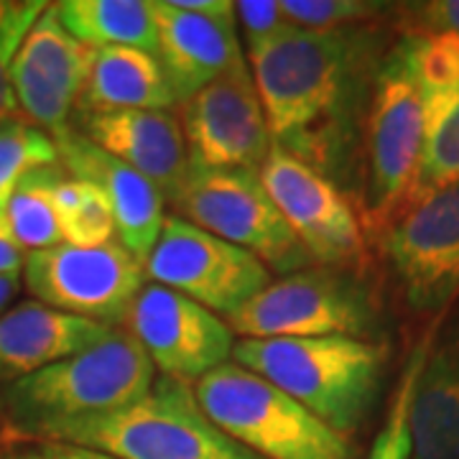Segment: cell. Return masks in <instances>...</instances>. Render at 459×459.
<instances>
[{
	"label": "cell",
	"mask_w": 459,
	"mask_h": 459,
	"mask_svg": "<svg viewBox=\"0 0 459 459\" xmlns=\"http://www.w3.org/2000/svg\"><path fill=\"white\" fill-rule=\"evenodd\" d=\"M247 51L273 148L327 179L344 177L385 56L380 33L370 26H289Z\"/></svg>",
	"instance_id": "obj_1"
},
{
	"label": "cell",
	"mask_w": 459,
	"mask_h": 459,
	"mask_svg": "<svg viewBox=\"0 0 459 459\" xmlns=\"http://www.w3.org/2000/svg\"><path fill=\"white\" fill-rule=\"evenodd\" d=\"M156 368L126 327L82 355L0 385V409L18 437L59 442L74 429L128 409L151 391Z\"/></svg>",
	"instance_id": "obj_2"
},
{
	"label": "cell",
	"mask_w": 459,
	"mask_h": 459,
	"mask_svg": "<svg viewBox=\"0 0 459 459\" xmlns=\"http://www.w3.org/2000/svg\"><path fill=\"white\" fill-rule=\"evenodd\" d=\"M232 358L350 439L376 406L388 347L355 337L238 340Z\"/></svg>",
	"instance_id": "obj_3"
},
{
	"label": "cell",
	"mask_w": 459,
	"mask_h": 459,
	"mask_svg": "<svg viewBox=\"0 0 459 459\" xmlns=\"http://www.w3.org/2000/svg\"><path fill=\"white\" fill-rule=\"evenodd\" d=\"M424 151V95L403 36L380 62L362 126V220L383 232L409 207Z\"/></svg>",
	"instance_id": "obj_4"
},
{
	"label": "cell",
	"mask_w": 459,
	"mask_h": 459,
	"mask_svg": "<svg viewBox=\"0 0 459 459\" xmlns=\"http://www.w3.org/2000/svg\"><path fill=\"white\" fill-rule=\"evenodd\" d=\"M199 406L232 442L263 459H355L347 437L238 362L197 380Z\"/></svg>",
	"instance_id": "obj_5"
},
{
	"label": "cell",
	"mask_w": 459,
	"mask_h": 459,
	"mask_svg": "<svg viewBox=\"0 0 459 459\" xmlns=\"http://www.w3.org/2000/svg\"><path fill=\"white\" fill-rule=\"evenodd\" d=\"M59 444L110 459H261L214 427L192 385L164 376L141 401L69 431Z\"/></svg>",
	"instance_id": "obj_6"
},
{
	"label": "cell",
	"mask_w": 459,
	"mask_h": 459,
	"mask_svg": "<svg viewBox=\"0 0 459 459\" xmlns=\"http://www.w3.org/2000/svg\"><path fill=\"white\" fill-rule=\"evenodd\" d=\"M171 204L177 217L255 255L283 276L304 271L312 258L289 228L255 169H204L189 164Z\"/></svg>",
	"instance_id": "obj_7"
},
{
	"label": "cell",
	"mask_w": 459,
	"mask_h": 459,
	"mask_svg": "<svg viewBox=\"0 0 459 459\" xmlns=\"http://www.w3.org/2000/svg\"><path fill=\"white\" fill-rule=\"evenodd\" d=\"M240 340L355 337L376 332L377 312L360 281L340 268L314 265L271 281L243 309L228 316Z\"/></svg>",
	"instance_id": "obj_8"
},
{
	"label": "cell",
	"mask_w": 459,
	"mask_h": 459,
	"mask_svg": "<svg viewBox=\"0 0 459 459\" xmlns=\"http://www.w3.org/2000/svg\"><path fill=\"white\" fill-rule=\"evenodd\" d=\"M23 279L36 301L108 327H123L146 286V265L117 240L100 247L54 246L26 255Z\"/></svg>",
	"instance_id": "obj_9"
},
{
	"label": "cell",
	"mask_w": 459,
	"mask_h": 459,
	"mask_svg": "<svg viewBox=\"0 0 459 459\" xmlns=\"http://www.w3.org/2000/svg\"><path fill=\"white\" fill-rule=\"evenodd\" d=\"M146 276L222 316L243 309L271 283V271L255 255L177 214L166 217Z\"/></svg>",
	"instance_id": "obj_10"
},
{
	"label": "cell",
	"mask_w": 459,
	"mask_h": 459,
	"mask_svg": "<svg viewBox=\"0 0 459 459\" xmlns=\"http://www.w3.org/2000/svg\"><path fill=\"white\" fill-rule=\"evenodd\" d=\"M380 246L411 309L442 312L459 296V181L406 207Z\"/></svg>",
	"instance_id": "obj_11"
},
{
	"label": "cell",
	"mask_w": 459,
	"mask_h": 459,
	"mask_svg": "<svg viewBox=\"0 0 459 459\" xmlns=\"http://www.w3.org/2000/svg\"><path fill=\"white\" fill-rule=\"evenodd\" d=\"M258 174L312 263L342 271L365 261L360 217L334 181L279 148H271Z\"/></svg>",
	"instance_id": "obj_12"
},
{
	"label": "cell",
	"mask_w": 459,
	"mask_h": 459,
	"mask_svg": "<svg viewBox=\"0 0 459 459\" xmlns=\"http://www.w3.org/2000/svg\"><path fill=\"white\" fill-rule=\"evenodd\" d=\"M181 131L189 164L204 169H261L273 143L246 59L181 102Z\"/></svg>",
	"instance_id": "obj_13"
},
{
	"label": "cell",
	"mask_w": 459,
	"mask_h": 459,
	"mask_svg": "<svg viewBox=\"0 0 459 459\" xmlns=\"http://www.w3.org/2000/svg\"><path fill=\"white\" fill-rule=\"evenodd\" d=\"M123 327L161 376L186 385L225 365L238 342L225 319L153 281L135 296Z\"/></svg>",
	"instance_id": "obj_14"
},
{
	"label": "cell",
	"mask_w": 459,
	"mask_h": 459,
	"mask_svg": "<svg viewBox=\"0 0 459 459\" xmlns=\"http://www.w3.org/2000/svg\"><path fill=\"white\" fill-rule=\"evenodd\" d=\"M90 62L92 49L66 31L56 8L47 5L16 51L11 87L18 108L51 138L69 131V115L77 108Z\"/></svg>",
	"instance_id": "obj_15"
},
{
	"label": "cell",
	"mask_w": 459,
	"mask_h": 459,
	"mask_svg": "<svg viewBox=\"0 0 459 459\" xmlns=\"http://www.w3.org/2000/svg\"><path fill=\"white\" fill-rule=\"evenodd\" d=\"M59 164L74 179L98 184L113 207L117 243L146 265L166 222V199L161 189L108 151L87 141L82 133L69 131L54 138Z\"/></svg>",
	"instance_id": "obj_16"
},
{
	"label": "cell",
	"mask_w": 459,
	"mask_h": 459,
	"mask_svg": "<svg viewBox=\"0 0 459 459\" xmlns=\"http://www.w3.org/2000/svg\"><path fill=\"white\" fill-rule=\"evenodd\" d=\"M156 59L177 102H186L230 66L243 62L235 16H202L181 11L171 0H153Z\"/></svg>",
	"instance_id": "obj_17"
},
{
	"label": "cell",
	"mask_w": 459,
	"mask_h": 459,
	"mask_svg": "<svg viewBox=\"0 0 459 459\" xmlns=\"http://www.w3.org/2000/svg\"><path fill=\"white\" fill-rule=\"evenodd\" d=\"M87 141L153 181L164 199H174L189 169L181 120L171 110H115L80 113Z\"/></svg>",
	"instance_id": "obj_18"
},
{
	"label": "cell",
	"mask_w": 459,
	"mask_h": 459,
	"mask_svg": "<svg viewBox=\"0 0 459 459\" xmlns=\"http://www.w3.org/2000/svg\"><path fill=\"white\" fill-rule=\"evenodd\" d=\"M113 329L51 309L36 299L23 301L0 314V385L77 358L102 342Z\"/></svg>",
	"instance_id": "obj_19"
},
{
	"label": "cell",
	"mask_w": 459,
	"mask_h": 459,
	"mask_svg": "<svg viewBox=\"0 0 459 459\" xmlns=\"http://www.w3.org/2000/svg\"><path fill=\"white\" fill-rule=\"evenodd\" d=\"M411 459H459V329L431 344L409 409Z\"/></svg>",
	"instance_id": "obj_20"
},
{
	"label": "cell",
	"mask_w": 459,
	"mask_h": 459,
	"mask_svg": "<svg viewBox=\"0 0 459 459\" xmlns=\"http://www.w3.org/2000/svg\"><path fill=\"white\" fill-rule=\"evenodd\" d=\"M177 98L156 54L128 47L92 49V62L77 100L80 113L171 110Z\"/></svg>",
	"instance_id": "obj_21"
},
{
	"label": "cell",
	"mask_w": 459,
	"mask_h": 459,
	"mask_svg": "<svg viewBox=\"0 0 459 459\" xmlns=\"http://www.w3.org/2000/svg\"><path fill=\"white\" fill-rule=\"evenodd\" d=\"M66 31L87 49L128 47L156 54V16L151 0H62L54 3Z\"/></svg>",
	"instance_id": "obj_22"
},
{
	"label": "cell",
	"mask_w": 459,
	"mask_h": 459,
	"mask_svg": "<svg viewBox=\"0 0 459 459\" xmlns=\"http://www.w3.org/2000/svg\"><path fill=\"white\" fill-rule=\"evenodd\" d=\"M459 181V82L424 95V151L411 202Z\"/></svg>",
	"instance_id": "obj_23"
},
{
	"label": "cell",
	"mask_w": 459,
	"mask_h": 459,
	"mask_svg": "<svg viewBox=\"0 0 459 459\" xmlns=\"http://www.w3.org/2000/svg\"><path fill=\"white\" fill-rule=\"evenodd\" d=\"M66 177L69 174L59 161L33 169L31 174L21 179L8 204L3 207L11 232L18 246L26 250V255L36 250L62 246V232H59L56 210H54V192L59 181Z\"/></svg>",
	"instance_id": "obj_24"
},
{
	"label": "cell",
	"mask_w": 459,
	"mask_h": 459,
	"mask_svg": "<svg viewBox=\"0 0 459 459\" xmlns=\"http://www.w3.org/2000/svg\"><path fill=\"white\" fill-rule=\"evenodd\" d=\"M54 210L62 243L74 247H100L117 240L113 207L98 184L66 177L54 192Z\"/></svg>",
	"instance_id": "obj_25"
},
{
	"label": "cell",
	"mask_w": 459,
	"mask_h": 459,
	"mask_svg": "<svg viewBox=\"0 0 459 459\" xmlns=\"http://www.w3.org/2000/svg\"><path fill=\"white\" fill-rule=\"evenodd\" d=\"M59 153L49 133L29 120L3 117L0 120V210L26 174L33 169L56 164Z\"/></svg>",
	"instance_id": "obj_26"
},
{
	"label": "cell",
	"mask_w": 459,
	"mask_h": 459,
	"mask_svg": "<svg viewBox=\"0 0 459 459\" xmlns=\"http://www.w3.org/2000/svg\"><path fill=\"white\" fill-rule=\"evenodd\" d=\"M434 334L429 332L427 337L419 342V347L411 352L409 362L401 373L398 380V388H395L394 401H391V409L385 416V424L377 431L376 442L368 459H411V431H409V409L411 398H413V388H416V380L419 373L427 362L429 350H431V340Z\"/></svg>",
	"instance_id": "obj_27"
},
{
	"label": "cell",
	"mask_w": 459,
	"mask_h": 459,
	"mask_svg": "<svg viewBox=\"0 0 459 459\" xmlns=\"http://www.w3.org/2000/svg\"><path fill=\"white\" fill-rule=\"evenodd\" d=\"M388 3L373 0H281V11L296 29L307 31H337L350 26H368V21L383 16Z\"/></svg>",
	"instance_id": "obj_28"
},
{
	"label": "cell",
	"mask_w": 459,
	"mask_h": 459,
	"mask_svg": "<svg viewBox=\"0 0 459 459\" xmlns=\"http://www.w3.org/2000/svg\"><path fill=\"white\" fill-rule=\"evenodd\" d=\"M411 66L421 95L459 82V36L455 33H406Z\"/></svg>",
	"instance_id": "obj_29"
},
{
	"label": "cell",
	"mask_w": 459,
	"mask_h": 459,
	"mask_svg": "<svg viewBox=\"0 0 459 459\" xmlns=\"http://www.w3.org/2000/svg\"><path fill=\"white\" fill-rule=\"evenodd\" d=\"M44 0H0V120L16 110V95L11 87V65L36 18L47 11Z\"/></svg>",
	"instance_id": "obj_30"
},
{
	"label": "cell",
	"mask_w": 459,
	"mask_h": 459,
	"mask_svg": "<svg viewBox=\"0 0 459 459\" xmlns=\"http://www.w3.org/2000/svg\"><path fill=\"white\" fill-rule=\"evenodd\" d=\"M235 21H240L247 39V49L271 41L291 23L281 11V0H240L235 3Z\"/></svg>",
	"instance_id": "obj_31"
},
{
	"label": "cell",
	"mask_w": 459,
	"mask_h": 459,
	"mask_svg": "<svg viewBox=\"0 0 459 459\" xmlns=\"http://www.w3.org/2000/svg\"><path fill=\"white\" fill-rule=\"evenodd\" d=\"M413 21L411 33H455L459 36V0H431L406 5Z\"/></svg>",
	"instance_id": "obj_32"
},
{
	"label": "cell",
	"mask_w": 459,
	"mask_h": 459,
	"mask_svg": "<svg viewBox=\"0 0 459 459\" xmlns=\"http://www.w3.org/2000/svg\"><path fill=\"white\" fill-rule=\"evenodd\" d=\"M5 459H95L90 449L82 446H72V444L59 442H39L26 449H18Z\"/></svg>",
	"instance_id": "obj_33"
},
{
	"label": "cell",
	"mask_w": 459,
	"mask_h": 459,
	"mask_svg": "<svg viewBox=\"0 0 459 459\" xmlns=\"http://www.w3.org/2000/svg\"><path fill=\"white\" fill-rule=\"evenodd\" d=\"M23 263H26V250L18 246L11 225L5 220V212L0 210V273H23Z\"/></svg>",
	"instance_id": "obj_34"
},
{
	"label": "cell",
	"mask_w": 459,
	"mask_h": 459,
	"mask_svg": "<svg viewBox=\"0 0 459 459\" xmlns=\"http://www.w3.org/2000/svg\"><path fill=\"white\" fill-rule=\"evenodd\" d=\"M21 289V276H13V273H0V314L3 309L13 301V296L18 294Z\"/></svg>",
	"instance_id": "obj_35"
},
{
	"label": "cell",
	"mask_w": 459,
	"mask_h": 459,
	"mask_svg": "<svg viewBox=\"0 0 459 459\" xmlns=\"http://www.w3.org/2000/svg\"><path fill=\"white\" fill-rule=\"evenodd\" d=\"M95 455V459H110V457H105V455H98V452H92Z\"/></svg>",
	"instance_id": "obj_36"
}]
</instances>
